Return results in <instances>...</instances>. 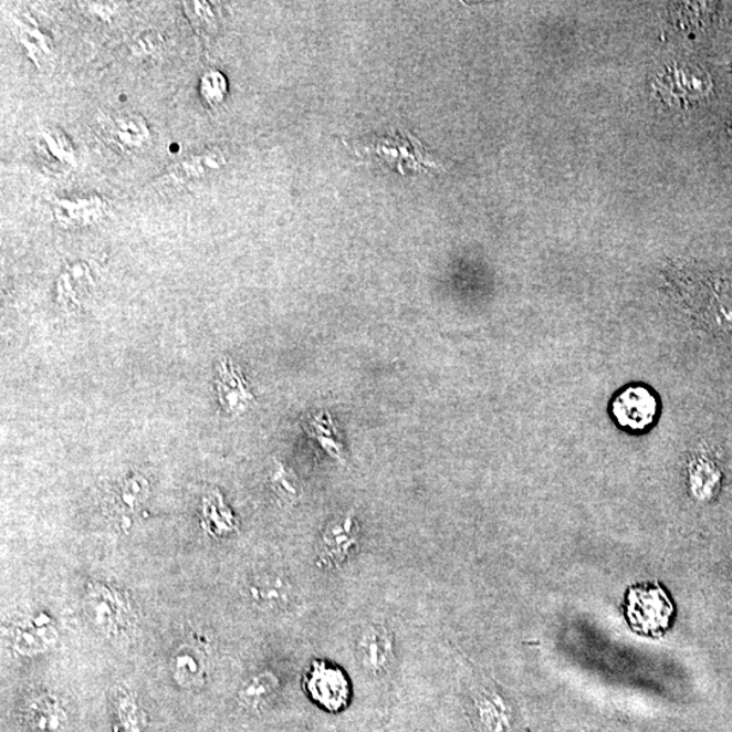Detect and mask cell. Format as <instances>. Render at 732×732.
Masks as SVG:
<instances>
[{"mask_svg": "<svg viewBox=\"0 0 732 732\" xmlns=\"http://www.w3.org/2000/svg\"><path fill=\"white\" fill-rule=\"evenodd\" d=\"M354 652L365 673L387 675L394 663V636L381 624H369L358 634Z\"/></svg>", "mask_w": 732, "mask_h": 732, "instance_id": "7", "label": "cell"}, {"mask_svg": "<svg viewBox=\"0 0 732 732\" xmlns=\"http://www.w3.org/2000/svg\"><path fill=\"white\" fill-rule=\"evenodd\" d=\"M309 435L312 438H315L316 441H320L324 451H326L332 458L344 460L342 458V446L334 438V425L332 418L324 417V414L315 416L309 419L307 426Z\"/></svg>", "mask_w": 732, "mask_h": 732, "instance_id": "16", "label": "cell"}, {"mask_svg": "<svg viewBox=\"0 0 732 732\" xmlns=\"http://www.w3.org/2000/svg\"><path fill=\"white\" fill-rule=\"evenodd\" d=\"M174 680L185 689H200L206 682V663L194 647L182 646L172 657Z\"/></svg>", "mask_w": 732, "mask_h": 732, "instance_id": "14", "label": "cell"}, {"mask_svg": "<svg viewBox=\"0 0 732 732\" xmlns=\"http://www.w3.org/2000/svg\"><path fill=\"white\" fill-rule=\"evenodd\" d=\"M359 524L353 512L342 514L328 522L317 544V564L322 568L335 569L349 561L357 551Z\"/></svg>", "mask_w": 732, "mask_h": 732, "instance_id": "6", "label": "cell"}, {"mask_svg": "<svg viewBox=\"0 0 732 732\" xmlns=\"http://www.w3.org/2000/svg\"><path fill=\"white\" fill-rule=\"evenodd\" d=\"M730 132H731V135H732V127H731Z\"/></svg>", "mask_w": 732, "mask_h": 732, "instance_id": "20", "label": "cell"}, {"mask_svg": "<svg viewBox=\"0 0 732 732\" xmlns=\"http://www.w3.org/2000/svg\"><path fill=\"white\" fill-rule=\"evenodd\" d=\"M56 638L55 626L45 615H30L11 627V641L15 651L23 656H35L50 650Z\"/></svg>", "mask_w": 732, "mask_h": 732, "instance_id": "11", "label": "cell"}, {"mask_svg": "<svg viewBox=\"0 0 732 732\" xmlns=\"http://www.w3.org/2000/svg\"><path fill=\"white\" fill-rule=\"evenodd\" d=\"M86 611L102 634L118 636L127 629L129 609L111 587L93 586L86 599Z\"/></svg>", "mask_w": 732, "mask_h": 732, "instance_id": "8", "label": "cell"}, {"mask_svg": "<svg viewBox=\"0 0 732 732\" xmlns=\"http://www.w3.org/2000/svg\"><path fill=\"white\" fill-rule=\"evenodd\" d=\"M478 718L484 732H509L508 708L496 694L483 692L475 700Z\"/></svg>", "mask_w": 732, "mask_h": 732, "instance_id": "15", "label": "cell"}, {"mask_svg": "<svg viewBox=\"0 0 732 732\" xmlns=\"http://www.w3.org/2000/svg\"><path fill=\"white\" fill-rule=\"evenodd\" d=\"M358 158L379 161L401 176L410 172H443L446 161L411 132L366 136L345 142Z\"/></svg>", "mask_w": 732, "mask_h": 732, "instance_id": "1", "label": "cell"}, {"mask_svg": "<svg viewBox=\"0 0 732 732\" xmlns=\"http://www.w3.org/2000/svg\"><path fill=\"white\" fill-rule=\"evenodd\" d=\"M652 88L666 104L688 107L710 94L712 81L696 65L673 63L658 72Z\"/></svg>", "mask_w": 732, "mask_h": 732, "instance_id": "3", "label": "cell"}, {"mask_svg": "<svg viewBox=\"0 0 732 732\" xmlns=\"http://www.w3.org/2000/svg\"><path fill=\"white\" fill-rule=\"evenodd\" d=\"M146 494V482L144 480L139 479H129L127 483H124L122 485V489H119V494H118V505L122 508V510H125L124 508H128L129 510H134L135 506L139 505V502L144 500V495Z\"/></svg>", "mask_w": 732, "mask_h": 732, "instance_id": "19", "label": "cell"}, {"mask_svg": "<svg viewBox=\"0 0 732 732\" xmlns=\"http://www.w3.org/2000/svg\"><path fill=\"white\" fill-rule=\"evenodd\" d=\"M626 619L632 631L650 638H661L673 620L675 605L659 585L629 587L624 603Z\"/></svg>", "mask_w": 732, "mask_h": 732, "instance_id": "2", "label": "cell"}, {"mask_svg": "<svg viewBox=\"0 0 732 732\" xmlns=\"http://www.w3.org/2000/svg\"><path fill=\"white\" fill-rule=\"evenodd\" d=\"M201 93L203 98L211 102V105H219L224 101L227 94L226 77L219 72H209L202 77Z\"/></svg>", "mask_w": 732, "mask_h": 732, "instance_id": "18", "label": "cell"}, {"mask_svg": "<svg viewBox=\"0 0 732 732\" xmlns=\"http://www.w3.org/2000/svg\"><path fill=\"white\" fill-rule=\"evenodd\" d=\"M272 489L280 500L292 503L300 496V485L295 475L278 461L272 477Z\"/></svg>", "mask_w": 732, "mask_h": 732, "instance_id": "17", "label": "cell"}, {"mask_svg": "<svg viewBox=\"0 0 732 732\" xmlns=\"http://www.w3.org/2000/svg\"><path fill=\"white\" fill-rule=\"evenodd\" d=\"M656 396L645 387H629L611 404V412L621 428L634 431L646 430L657 417Z\"/></svg>", "mask_w": 732, "mask_h": 732, "instance_id": "9", "label": "cell"}, {"mask_svg": "<svg viewBox=\"0 0 732 732\" xmlns=\"http://www.w3.org/2000/svg\"><path fill=\"white\" fill-rule=\"evenodd\" d=\"M218 391L221 407L230 414L243 412L254 401L242 372L230 359L219 366Z\"/></svg>", "mask_w": 732, "mask_h": 732, "instance_id": "12", "label": "cell"}, {"mask_svg": "<svg viewBox=\"0 0 732 732\" xmlns=\"http://www.w3.org/2000/svg\"><path fill=\"white\" fill-rule=\"evenodd\" d=\"M242 593L248 604L268 614L290 609L296 602L292 581L286 574L275 569H261L250 574L244 581Z\"/></svg>", "mask_w": 732, "mask_h": 732, "instance_id": "5", "label": "cell"}, {"mask_svg": "<svg viewBox=\"0 0 732 732\" xmlns=\"http://www.w3.org/2000/svg\"><path fill=\"white\" fill-rule=\"evenodd\" d=\"M23 722L32 732H65L70 719L56 696L38 693L30 696L23 705Z\"/></svg>", "mask_w": 732, "mask_h": 732, "instance_id": "10", "label": "cell"}, {"mask_svg": "<svg viewBox=\"0 0 732 732\" xmlns=\"http://www.w3.org/2000/svg\"><path fill=\"white\" fill-rule=\"evenodd\" d=\"M304 687L312 701L328 712L344 711L351 701V682L344 670L326 661L311 663Z\"/></svg>", "mask_w": 732, "mask_h": 732, "instance_id": "4", "label": "cell"}, {"mask_svg": "<svg viewBox=\"0 0 732 732\" xmlns=\"http://www.w3.org/2000/svg\"><path fill=\"white\" fill-rule=\"evenodd\" d=\"M280 678L272 671H262L249 680H245L240 687L238 699L243 707L250 711H262L272 703L275 696L280 692Z\"/></svg>", "mask_w": 732, "mask_h": 732, "instance_id": "13", "label": "cell"}]
</instances>
